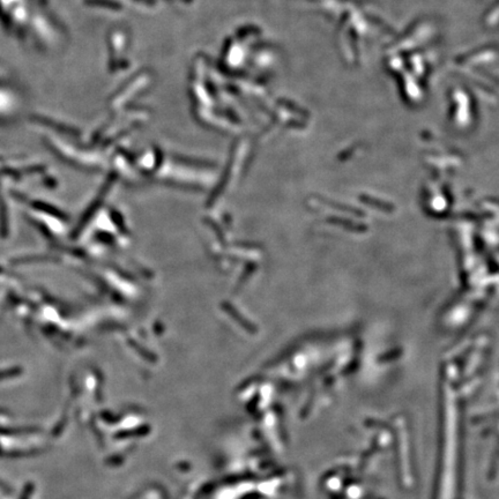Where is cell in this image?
Instances as JSON below:
<instances>
[{"mask_svg": "<svg viewBox=\"0 0 499 499\" xmlns=\"http://www.w3.org/2000/svg\"><path fill=\"white\" fill-rule=\"evenodd\" d=\"M226 310H227L228 312H229V313H230V316H232V317H234V318H235V320H237V321H238V323H239V324H242V325H243V326H244V327H245V328H248V329H250V328H251V326L249 325V323H248V321H246L245 319H243V318H242V317H241V316H239L238 313H237V312H236V310L234 309V307H232V306H230V305H227V306H226Z\"/></svg>", "mask_w": 499, "mask_h": 499, "instance_id": "obj_1", "label": "cell"}]
</instances>
